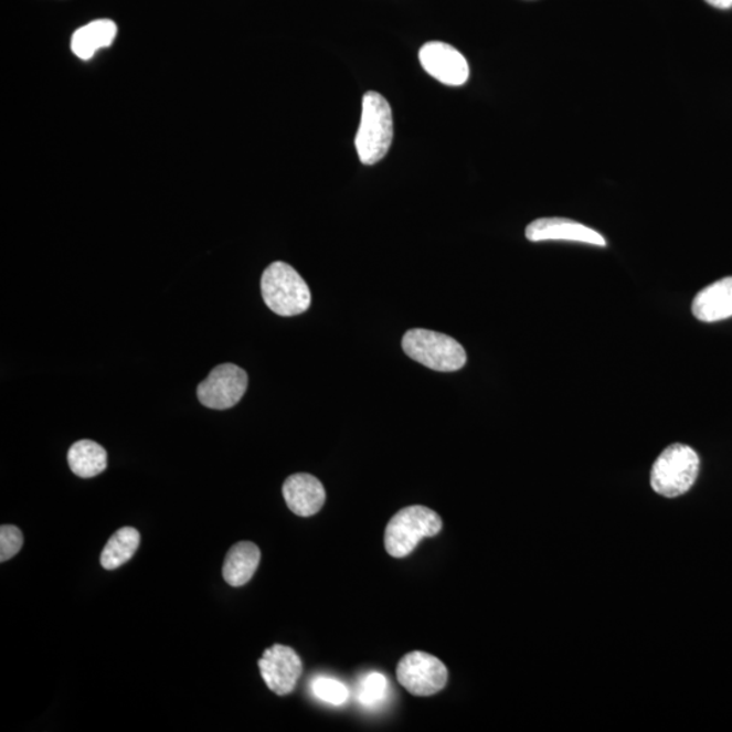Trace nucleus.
Instances as JSON below:
<instances>
[{
  "label": "nucleus",
  "instance_id": "17",
  "mask_svg": "<svg viewBox=\"0 0 732 732\" xmlns=\"http://www.w3.org/2000/svg\"><path fill=\"white\" fill-rule=\"evenodd\" d=\"M389 680L382 672L372 671L361 678L357 698L364 707L376 708L384 704L389 696Z\"/></svg>",
  "mask_w": 732,
  "mask_h": 732
},
{
  "label": "nucleus",
  "instance_id": "3",
  "mask_svg": "<svg viewBox=\"0 0 732 732\" xmlns=\"http://www.w3.org/2000/svg\"><path fill=\"white\" fill-rule=\"evenodd\" d=\"M443 529V520L426 506H409L392 517L385 528L384 545L392 558H406L422 540L434 538Z\"/></svg>",
  "mask_w": 732,
  "mask_h": 732
},
{
  "label": "nucleus",
  "instance_id": "2",
  "mask_svg": "<svg viewBox=\"0 0 732 732\" xmlns=\"http://www.w3.org/2000/svg\"><path fill=\"white\" fill-rule=\"evenodd\" d=\"M262 297L279 317H296L311 306V290L294 267L275 262L261 278Z\"/></svg>",
  "mask_w": 732,
  "mask_h": 732
},
{
  "label": "nucleus",
  "instance_id": "13",
  "mask_svg": "<svg viewBox=\"0 0 732 732\" xmlns=\"http://www.w3.org/2000/svg\"><path fill=\"white\" fill-rule=\"evenodd\" d=\"M261 562V550L252 541L231 547L225 556L223 576L230 586L241 587L252 581Z\"/></svg>",
  "mask_w": 732,
  "mask_h": 732
},
{
  "label": "nucleus",
  "instance_id": "16",
  "mask_svg": "<svg viewBox=\"0 0 732 732\" xmlns=\"http://www.w3.org/2000/svg\"><path fill=\"white\" fill-rule=\"evenodd\" d=\"M140 545V533L135 528L125 527L112 535L103 553L100 564L106 570L121 567L134 558Z\"/></svg>",
  "mask_w": 732,
  "mask_h": 732
},
{
  "label": "nucleus",
  "instance_id": "10",
  "mask_svg": "<svg viewBox=\"0 0 732 732\" xmlns=\"http://www.w3.org/2000/svg\"><path fill=\"white\" fill-rule=\"evenodd\" d=\"M527 240L531 242L567 241L592 244L605 247L606 241L600 232L586 227L573 220L561 218H547L534 220L526 231Z\"/></svg>",
  "mask_w": 732,
  "mask_h": 732
},
{
  "label": "nucleus",
  "instance_id": "12",
  "mask_svg": "<svg viewBox=\"0 0 732 732\" xmlns=\"http://www.w3.org/2000/svg\"><path fill=\"white\" fill-rule=\"evenodd\" d=\"M692 312L704 323H715L732 317V277H725L699 291Z\"/></svg>",
  "mask_w": 732,
  "mask_h": 732
},
{
  "label": "nucleus",
  "instance_id": "4",
  "mask_svg": "<svg viewBox=\"0 0 732 732\" xmlns=\"http://www.w3.org/2000/svg\"><path fill=\"white\" fill-rule=\"evenodd\" d=\"M699 471V455L688 445L672 444L654 463L651 486L659 496L681 497L693 487Z\"/></svg>",
  "mask_w": 732,
  "mask_h": 732
},
{
  "label": "nucleus",
  "instance_id": "14",
  "mask_svg": "<svg viewBox=\"0 0 732 732\" xmlns=\"http://www.w3.org/2000/svg\"><path fill=\"white\" fill-rule=\"evenodd\" d=\"M117 25L110 20H98L77 29L71 40L74 55L88 61L103 47L110 46L116 40Z\"/></svg>",
  "mask_w": 732,
  "mask_h": 732
},
{
  "label": "nucleus",
  "instance_id": "6",
  "mask_svg": "<svg viewBox=\"0 0 732 732\" xmlns=\"http://www.w3.org/2000/svg\"><path fill=\"white\" fill-rule=\"evenodd\" d=\"M396 678L409 693L426 698L442 692L448 682V669L431 654L413 651L397 664Z\"/></svg>",
  "mask_w": 732,
  "mask_h": 732
},
{
  "label": "nucleus",
  "instance_id": "5",
  "mask_svg": "<svg viewBox=\"0 0 732 732\" xmlns=\"http://www.w3.org/2000/svg\"><path fill=\"white\" fill-rule=\"evenodd\" d=\"M404 353L438 372H456L466 365L467 353L456 339L442 332L414 329L402 339Z\"/></svg>",
  "mask_w": 732,
  "mask_h": 732
},
{
  "label": "nucleus",
  "instance_id": "20",
  "mask_svg": "<svg viewBox=\"0 0 732 732\" xmlns=\"http://www.w3.org/2000/svg\"><path fill=\"white\" fill-rule=\"evenodd\" d=\"M706 2L717 9L728 10L732 8V0H706Z\"/></svg>",
  "mask_w": 732,
  "mask_h": 732
},
{
  "label": "nucleus",
  "instance_id": "7",
  "mask_svg": "<svg viewBox=\"0 0 732 732\" xmlns=\"http://www.w3.org/2000/svg\"><path fill=\"white\" fill-rule=\"evenodd\" d=\"M247 384V373L241 367L234 364L219 365L199 385V401L205 407L213 410L234 407L246 394Z\"/></svg>",
  "mask_w": 732,
  "mask_h": 732
},
{
  "label": "nucleus",
  "instance_id": "1",
  "mask_svg": "<svg viewBox=\"0 0 732 732\" xmlns=\"http://www.w3.org/2000/svg\"><path fill=\"white\" fill-rule=\"evenodd\" d=\"M394 139L392 110L382 94L368 92L362 97V113L356 135V150L362 165L372 166L390 151Z\"/></svg>",
  "mask_w": 732,
  "mask_h": 732
},
{
  "label": "nucleus",
  "instance_id": "8",
  "mask_svg": "<svg viewBox=\"0 0 732 732\" xmlns=\"http://www.w3.org/2000/svg\"><path fill=\"white\" fill-rule=\"evenodd\" d=\"M258 666L266 686L278 696L294 692L303 672L300 657L294 648L283 645L267 648Z\"/></svg>",
  "mask_w": 732,
  "mask_h": 732
},
{
  "label": "nucleus",
  "instance_id": "18",
  "mask_svg": "<svg viewBox=\"0 0 732 732\" xmlns=\"http://www.w3.org/2000/svg\"><path fill=\"white\" fill-rule=\"evenodd\" d=\"M312 693L331 706H342L349 699V689L341 681L330 677H317L312 681Z\"/></svg>",
  "mask_w": 732,
  "mask_h": 732
},
{
  "label": "nucleus",
  "instance_id": "11",
  "mask_svg": "<svg viewBox=\"0 0 732 732\" xmlns=\"http://www.w3.org/2000/svg\"><path fill=\"white\" fill-rule=\"evenodd\" d=\"M283 496L291 513L299 517L317 514L326 502V490L318 478L308 474L289 476L283 486Z\"/></svg>",
  "mask_w": 732,
  "mask_h": 732
},
{
  "label": "nucleus",
  "instance_id": "19",
  "mask_svg": "<svg viewBox=\"0 0 732 732\" xmlns=\"http://www.w3.org/2000/svg\"><path fill=\"white\" fill-rule=\"evenodd\" d=\"M23 545V535L20 529L14 526H2L0 528V562L4 563L14 558L21 551Z\"/></svg>",
  "mask_w": 732,
  "mask_h": 732
},
{
  "label": "nucleus",
  "instance_id": "15",
  "mask_svg": "<svg viewBox=\"0 0 732 732\" xmlns=\"http://www.w3.org/2000/svg\"><path fill=\"white\" fill-rule=\"evenodd\" d=\"M68 464L71 471L79 478L88 479L103 474L107 467V454L104 446L81 439L71 446L68 450Z\"/></svg>",
  "mask_w": 732,
  "mask_h": 732
},
{
  "label": "nucleus",
  "instance_id": "9",
  "mask_svg": "<svg viewBox=\"0 0 732 732\" xmlns=\"http://www.w3.org/2000/svg\"><path fill=\"white\" fill-rule=\"evenodd\" d=\"M420 62L426 73L448 86H462L468 81L466 57L456 47L432 41L421 47Z\"/></svg>",
  "mask_w": 732,
  "mask_h": 732
}]
</instances>
